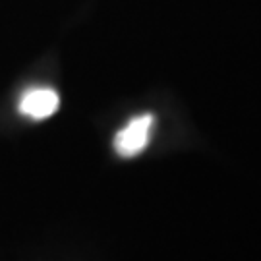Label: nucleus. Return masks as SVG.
I'll return each instance as SVG.
<instances>
[{
	"label": "nucleus",
	"mask_w": 261,
	"mask_h": 261,
	"mask_svg": "<svg viewBox=\"0 0 261 261\" xmlns=\"http://www.w3.org/2000/svg\"><path fill=\"white\" fill-rule=\"evenodd\" d=\"M58 105H60V99H58V93L55 89L37 87V89H31L21 97L19 112L28 118H33V120H45L58 111Z\"/></svg>",
	"instance_id": "2"
},
{
	"label": "nucleus",
	"mask_w": 261,
	"mask_h": 261,
	"mask_svg": "<svg viewBox=\"0 0 261 261\" xmlns=\"http://www.w3.org/2000/svg\"><path fill=\"white\" fill-rule=\"evenodd\" d=\"M155 124L153 114H140L132 118L116 136H114V149L120 157H138L141 151L149 145L151 130Z\"/></svg>",
	"instance_id": "1"
}]
</instances>
